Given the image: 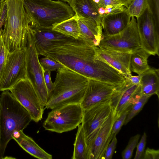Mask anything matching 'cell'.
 Returning <instances> with one entry per match:
<instances>
[{"instance_id":"cell-1","label":"cell","mask_w":159,"mask_h":159,"mask_svg":"<svg viewBox=\"0 0 159 159\" xmlns=\"http://www.w3.org/2000/svg\"><path fill=\"white\" fill-rule=\"evenodd\" d=\"M96 47L78 39L54 45L43 56L87 77L116 85L122 84L124 76L96 55Z\"/></svg>"},{"instance_id":"cell-2","label":"cell","mask_w":159,"mask_h":159,"mask_svg":"<svg viewBox=\"0 0 159 159\" xmlns=\"http://www.w3.org/2000/svg\"><path fill=\"white\" fill-rule=\"evenodd\" d=\"M32 120L29 112L11 93L2 91L0 96V159L4 157L14 133L23 130Z\"/></svg>"},{"instance_id":"cell-3","label":"cell","mask_w":159,"mask_h":159,"mask_svg":"<svg viewBox=\"0 0 159 159\" xmlns=\"http://www.w3.org/2000/svg\"><path fill=\"white\" fill-rule=\"evenodd\" d=\"M89 79L65 66L57 70L53 91L45 107L52 109L60 106L80 104Z\"/></svg>"},{"instance_id":"cell-4","label":"cell","mask_w":159,"mask_h":159,"mask_svg":"<svg viewBox=\"0 0 159 159\" xmlns=\"http://www.w3.org/2000/svg\"><path fill=\"white\" fill-rule=\"evenodd\" d=\"M7 17L1 29L4 44L9 53L25 48L27 33L31 20L24 8L23 0H5Z\"/></svg>"},{"instance_id":"cell-5","label":"cell","mask_w":159,"mask_h":159,"mask_svg":"<svg viewBox=\"0 0 159 159\" xmlns=\"http://www.w3.org/2000/svg\"><path fill=\"white\" fill-rule=\"evenodd\" d=\"M23 2L33 28L52 29L75 15L69 4L61 0H23Z\"/></svg>"},{"instance_id":"cell-6","label":"cell","mask_w":159,"mask_h":159,"mask_svg":"<svg viewBox=\"0 0 159 159\" xmlns=\"http://www.w3.org/2000/svg\"><path fill=\"white\" fill-rule=\"evenodd\" d=\"M51 110L43 124L46 130L61 133L76 129L82 122L84 110L80 104L65 105Z\"/></svg>"},{"instance_id":"cell-7","label":"cell","mask_w":159,"mask_h":159,"mask_svg":"<svg viewBox=\"0 0 159 159\" xmlns=\"http://www.w3.org/2000/svg\"><path fill=\"white\" fill-rule=\"evenodd\" d=\"M25 48L27 78L31 82L45 107L48 99V93L44 81L43 69L39 59V55L36 49L30 25L27 33Z\"/></svg>"},{"instance_id":"cell-8","label":"cell","mask_w":159,"mask_h":159,"mask_svg":"<svg viewBox=\"0 0 159 159\" xmlns=\"http://www.w3.org/2000/svg\"><path fill=\"white\" fill-rule=\"evenodd\" d=\"M100 48L124 52H131L142 48L136 20L131 17L127 27L120 32L103 37Z\"/></svg>"},{"instance_id":"cell-9","label":"cell","mask_w":159,"mask_h":159,"mask_svg":"<svg viewBox=\"0 0 159 159\" xmlns=\"http://www.w3.org/2000/svg\"><path fill=\"white\" fill-rule=\"evenodd\" d=\"M9 91L29 112L32 120L38 123L42 119L45 107L27 78L17 82Z\"/></svg>"},{"instance_id":"cell-10","label":"cell","mask_w":159,"mask_h":159,"mask_svg":"<svg viewBox=\"0 0 159 159\" xmlns=\"http://www.w3.org/2000/svg\"><path fill=\"white\" fill-rule=\"evenodd\" d=\"M111 100L84 110L81 125L87 147L95 137L113 111Z\"/></svg>"},{"instance_id":"cell-11","label":"cell","mask_w":159,"mask_h":159,"mask_svg":"<svg viewBox=\"0 0 159 159\" xmlns=\"http://www.w3.org/2000/svg\"><path fill=\"white\" fill-rule=\"evenodd\" d=\"M27 79L25 48L8 54L0 78V91L9 90L17 82Z\"/></svg>"},{"instance_id":"cell-12","label":"cell","mask_w":159,"mask_h":159,"mask_svg":"<svg viewBox=\"0 0 159 159\" xmlns=\"http://www.w3.org/2000/svg\"><path fill=\"white\" fill-rule=\"evenodd\" d=\"M137 19L142 48L150 55H159V27L157 26L148 6Z\"/></svg>"},{"instance_id":"cell-13","label":"cell","mask_w":159,"mask_h":159,"mask_svg":"<svg viewBox=\"0 0 159 159\" xmlns=\"http://www.w3.org/2000/svg\"><path fill=\"white\" fill-rule=\"evenodd\" d=\"M122 84L116 85L89 79L85 94L80 103L82 107L84 110L98 103L111 100Z\"/></svg>"},{"instance_id":"cell-14","label":"cell","mask_w":159,"mask_h":159,"mask_svg":"<svg viewBox=\"0 0 159 159\" xmlns=\"http://www.w3.org/2000/svg\"><path fill=\"white\" fill-rule=\"evenodd\" d=\"M125 79L111 99L115 120L126 110L135 103L142 95L140 84H132L128 79Z\"/></svg>"},{"instance_id":"cell-15","label":"cell","mask_w":159,"mask_h":159,"mask_svg":"<svg viewBox=\"0 0 159 159\" xmlns=\"http://www.w3.org/2000/svg\"><path fill=\"white\" fill-rule=\"evenodd\" d=\"M115 120L113 110L95 137L88 146L89 159H103L106 149L112 139L111 138V129Z\"/></svg>"},{"instance_id":"cell-16","label":"cell","mask_w":159,"mask_h":159,"mask_svg":"<svg viewBox=\"0 0 159 159\" xmlns=\"http://www.w3.org/2000/svg\"><path fill=\"white\" fill-rule=\"evenodd\" d=\"M31 28L39 55H43L44 52L52 46L75 39L52 29Z\"/></svg>"},{"instance_id":"cell-17","label":"cell","mask_w":159,"mask_h":159,"mask_svg":"<svg viewBox=\"0 0 159 159\" xmlns=\"http://www.w3.org/2000/svg\"><path fill=\"white\" fill-rule=\"evenodd\" d=\"M97 56L122 74L125 79L132 75L130 66L131 52H121L96 48Z\"/></svg>"},{"instance_id":"cell-18","label":"cell","mask_w":159,"mask_h":159,"mask_svg":"<svg viewBox=\"0 0 159 159\" xmlns=\"http://www.w3.org/2000/svg\"><path fill=\"white\" fill-rule=\"evenodd\" d=\"M77 17L79 29L78 39L83 40L92 46L98 47L103 37L102 26L98 25L93 20Z\"/></svg>"},{"instance_id":"cell-19","label":"cell","mask_w":159,"mask_h":159,"mask_svg":"<svg viewBox=\"0 0 159 159\" xmlns=\"http://www.w3.org/2000/svg\"><path fill=\"white\" fill-rule=\"evenodd\" d=\"M131 18L127 9L103 16L101 22V25L104 31L103 35L111 36L120 32L127 27Z\"/></svg>"},{"instance_id":"cell-20","label":"cell","mask_w":159,"mask_h":159,"mask_svg":"<svg viewBox=\"0 0 159 159\" xmlns=\"http://www.w3.org/2000/svg\"><path fill=\"white\" fill-rule=\"evenodd\" d=\"M18 145L25 151L33 157L39 159H52V155L41 148L31 137L20 130L15 132L12 136Z\"/></svg>"},{"instance_id":"cell-21","label":"cell","mask_w":159,"mask_h":159,"mask_svg":"<svg viewBox=\"0 0 159 159\" xmlns=\"http://www.w3.org/2000/svg\"><path fill=\"white\" fill-rule=\"evenodd\" d=\"M140 83L142 95L159 97V70L150 68L141 75Z\"/></svg>"},{"instance_id":"cell-22","label":"cell","mask_w":159,"mask_h":159,"mask_svg":"<svg viewBox=\"0 0 159 159\" xmlns=\"http://www.w3.org/2000/svg\"><path fill=\"white\" fill-rule=\"evenodd\" d=\"M69 4L77 16L93 20L101 26L102 18L98 14L91 0H71Z\"/></svg>"},{"instance_id":"cell-23","label":"cell","mask_w":159,"mask_h":159,"mask_svg":"<svg viewBox=\"0 0 159 159\" xmlns=\"http://www.w3.org/2000/svg\"><path fill=\"white\" fill-rule=\"evenodd\" d=\"M150 55L142 48L132 52L130 58L131 71L140 75L149 69L148 59Z\"/></svg>"},{"instance_id":"cell-24","label":"cell","mask_w":159,"mask_h":159,"mask_svg":"<svg viewBox=\"0 0 159 159\" xmlns=\"http://www.w3.org/2000/svg\"><path fill=\"white\" fill-rule=\"evenodd\" d=\"M99 16L102 18L111 13L122 11L127 8L115 0H91Z\"/></svg>"},{"instance_id":"cell-25","label":"cell","mask_w":159,"mask_h":159,"mask_svg":"<svg viewBox=\"0 0 159 159\" xmlns=\"http://www.w3.org/2000/svg\"><path fill=\"white\" fill-rule=\"evenodd\" d=\"M74 146L72 159H89L86 138L81 125L78 126Z\"/></svg>"},{"instance_id":"cell-26","label":"cell","mask_w":159,"mask_h":159,"mask_svg":"<svg viewBox=\"0 0 159 159\" xmlns=\"http://www.w3.org/2000/svg\"><path fill=\"white\" fill-rule=\"evenodd\" d=\"M52 29L75 39H78L79 29L77 16L75 14L72 17L58 24L53 27Z\"/></svg>"},{"instance_id":"cell-27","label":"cell","mask_w":159,"mask_h":159,"mask_svg":"<svg viewBox=\"0 0 159 159\" xmlns=\"http://www.w3.org/2000/svg\"><path fill=\"white\" fill-rule=\"evenodd\" d=\"M148 0H133L127 8L130 16L137 18L142 14L148 6Z\"/></svg>"},{"instance_id":"cell-28","label":"cell","mask_w":159,"mask_h":159,"mask_svg":"<svg viewBox=\"0 0 159 159\" xmlns=\"http://www.w3.org/2000/svg\"><path fill=\"white\" fill-rule=\"evenodd\" d=\"M150 97L149 96L141 95L139 100L132 106L127 116L124 125L127 124L142 110Z\"/></svg>"},{"instance_id":"cell-29","label":"cell","mask_w":159,"mask_h":159,"mask_svg":"<svg viewBox=\"0 0 159 159\" xmlns=\"http://www.w3.org/2000/svg\"><path fill=\"white\" fill-rule=\"evenodd\" d=\"M140 136L138 134L130 138L127 145L122 152L121 156L123 159H130L131 158L133 151L137 146Z\"/></svg>"},{"instance_id":"cell-30","label":"cell","mask_w":159,"mask_h":159,"mask_svg":"<svg viewBox=\"0 0 159 159\" xmlns=\"http://www.w3.org/2000/svg\"><path fill=\"white\" fill-rule=\"evenodd\" d=\"M39 61L43 70H48L51 72L57 70L64 66L60 62L46 56Z\"/></svg>"},{"instance_id":"cell-31","label":"cell","mask_w":159,"mask_h":159,"mask_svg":"<svg viewBox=\"0 0 159 159\" xmlns=\"http://www.w3.org/2000/svg\"><path fill=\"white\" fill-rule=\"evenodd\" d=\"M131 107L128 108L118 118L115 120L111 129V139H112L114 135H117L123 125H124L127 116Z\"/></svg>"},{"instance_id":"cell-32","label":"cell","mask_w":159,"mask_h":159,"mask_svg":"<svg viewBox=\"0 0 159 159\" xmlns=\"http://www.w3.org/2000/svg\"><path fill=\"white\" fill-rule=\"evenodd\" d=\"M8 53L3 41L1 31L0 30V78L6 64Z\"/></svg>"},{"instance_id":"cell-33","label":"cell","mask_w":159,"mask_h":159,"mask_svg":"<svg viewBox=\"0 0 159 159\" xmlns=\"http://www.w3.org/2000/svg\"><path fill=\"white\" fill-rule=\"evenodd\" d=\"M148 7L156 25L159 27V0H148Z\"/></svg>"},{"instance_id":"cell-34","label":"cell","mask_w":159,"mask_h":159,"mask_svg":"<svg viewBox=\"0 0 159 159\" xmlns=\"http://www.w3.org/2000/svg\"><path fill=\"white\" fill-rule=\"evenodd\" d=\"M147 135L144 133L136 147L137 149L134 159H143L146 143Z\"/></svg>"},{"instance_id":"cell-35","label":"cell","mask_w":159,"mask_h":159,"mask_svg":"<svg viewBox=\"0 0 159 159\" xmlns=\"http://www.w3.org/2000/svg\"><path fill=\"white\" fill-rule=\"evenodd\" d=\"M117 140L116 135H114L108 145L105 151L103 159H111L116 148Z\"/></svg>"},{"instance_id":"cell-36","label":"cell","mask_w":159,"mask_h":159,"mask_svg":"<svg viewBox=\"0 0 159 159\" xmlns=\"http://www.w3.org/2000/svg\"><path fill=\"white\" fill-rule=\"evenodd\" d=\"M43 70L44 81L48 91L49 99L54 89V84L51 78V71L48 70Z\"/></svg>"},{"instance_id":"cell-37","label":"cell","mask_w":159,"mask_h":159,"mask_svg":"<svg viewBox=\"0 0 159 159\" xmlns=\"http://www.w3.org/2000/svg\"><path fill=\"white\" fill-rule=\"evenodd\" d=\"M143 159H159V150L148 148L145 151Z\"/></svg>"},{"instance_id":"cell-38","label":"cell","mask_w":159,"mask_h":159,"mask_svg":"<svg viewBox=\"0 0 159 159\" xmlns=\"http://www.w3.org/2000/svg\"><path fill=\"white\" fill-rule=\"evenodd\" d=\"M7 15V7L5 0H4L2 2L0 11V30L4 25Z\"/></svg>"},{"instance_id":"cell-39","label":"cell","mask_w":159,"mask_h":159,"mask_svg":"<svg viewBox=\"0 0 159 159\" xmlns=\"http://www.w3.org/2000/svg\"><path fill=\"white\" fill-rule=\"evenodd\" d=\"M125 79H128L132 84H140V83L141 75L132 76L131 75Z\"/></svg>"},{"instance_id":"cell-40","label":"cell","mask_w":159,"mask_h":159,"mask_svg":"<svg viewBox=\"0 0 159 159\" xmlns=\"http://www.w3.org/2000/svg\"><path fill=\"white\" fill-rule=\"evenodd\" d=\"M123 4L127 8L130 5L133 0H115Z\"/></svg>"},{"instance_id":"cell-41","label":"cell","mask_w":159,"mask_h":159,"mask_svg":"<svg viewBox=\"0 0 159 159\" xmlns=\"http://www.w3.org/2000/svg\"><path fill=\"white\" fill-rule=\"evenodd\" d=\"M61 0L63 1V2H67L68 3H69L70 2L71 0Z\"/></svg>"},{"instance_id":"cell-42","label":"cell","mask_w":159,"mask_h":159,"mask_svg":"<svg viewBox=\"0 0 159 159\" xmlns=\"http://www.w3.org/2000/svg\"><path fill=\"white\" fill-rule=\"evenodd\" d=\"M4 0H0V11L1 8V6H2V2Z\"/></svg>"}]
</instances>
